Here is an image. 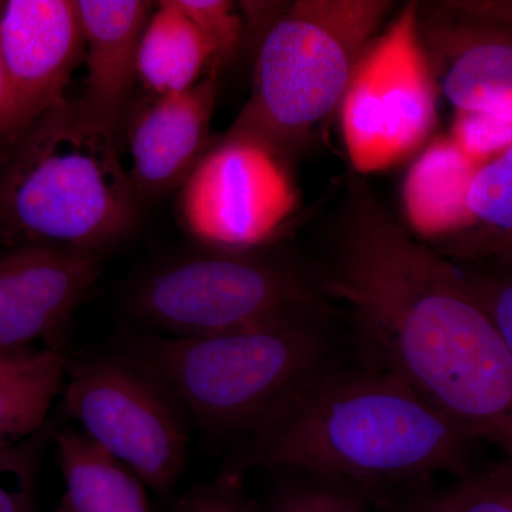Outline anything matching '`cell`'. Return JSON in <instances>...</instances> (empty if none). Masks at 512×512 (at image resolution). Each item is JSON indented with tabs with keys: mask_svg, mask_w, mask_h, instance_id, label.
I'll return each mask as SVG.
<instances>
[{
	"mask_svg": "<svg viewBox=\"0 0 512 512\" xmlns=\"http://www.w3.org/2000/svg\"><path fill=\"white\" fill-rule=\"evenodd\" d=\"M326 288L352 312L377 369L512 460V353L466 275L403 231H350Z\"/></svg>",
	"mask_w": 512,
	"mask_h": 512,
	"instance_id": "1",
	"label": "cell"
},
{
	"mask_svg": "<svg viewBox=\"0 0 512 512\" xmlns=\"http://www.w3.org/2000/svg\"><path fill=\"white\" fill-rule=\"evenodd\" d=\"M252 434V463L320 480L357 485L471 473L473 437L380 369H326Z\"/></svg>",
	"mask_w": 512,
	"mask_h": 512,
	"instance_id": "2",
	"label": "cell"
},
{
	"mask_svg": "<svg viewBox=\"0 0 512 512\" xmlns=\"http://www.w3.org/2000/svg\"><path fill=\"white\" fill-rule=\"evenodd\" d=\"M140 201L119 137L67 100L0 160V248L50 245L101 256L136 227Z\"/></svg>",
	"mask_w": 512,
	"mask_h": 512,
	"instance_id": "3",
	"label": "cell"
},
{
	"mask_svg": "<svg viewBox=\"0 0 512 512\" xmlns=\"http://www.w3.org/2000/svg\"><path fill=\"white\" fill-rule=\"evenodd\" d=\"M319 315L208 336H138L123 357L163 383L207 429L254 431L329 369Z\"/></svg>",
	"mask_w": 512,
	"mask_h": 512,
	"instance_id": "4",
	"label": "cell"
},
{
	"mask_svg": "<svg viewBox=\"0 0 512 512\" xmlns=\"http://www.w3.org/2000/svg\"><path fill=\"white\" fill-rule=\"evenodd\" d=\"M389 5L303 0L265 33L251 99L228 136L261 141L285 156L342 104L353 74Z\"/></svg>",
	"mask_w": 512,
	"mask_h": 512,
	"instance_id": "5",
	"label": "cell"
},
{
	"mask_svg": "<svg viewBox=\"0 0 512 512\" xmlns=\"http://www.w3.org/2000/svg\"><path fill=\"white\" fill-rule=\"evenodd\" d=\"M128 305L144 325L178 338L319 315L311 279L259 249L175 259L140 281Z\"/></svg>",
	"mask_w": 512,
	"mask_h": 512,
	"instance_id": "6",
	"label": "cell"
},
{
	"mask_svg": "<svg viewBox=\"0 0 512 512\" xmlns=\"http://www.w3.org/2000/svg\"><path fill=\"white\" fill-rule=\"evenodd\" d=\"M67 413L84 436L157 494L178 483L187 456L184 409L156 377L126 357H99L70 370Z\"/></svg>",
	"mask_w": 512,
	"mask_h": 512,
	"instance_id": "7",
	"label": "cell"
},
{
	"mask_svg": "<svg viewBox=\"0 0 512 512\" xmlns=\"http://www.w3.org/2000/svg\"><path fill=\"white\" fill-rule=\"evenodd\" d=\"M436 97L417 8L410 5L367 47L340 104L356 170L373 173L414 153L436 123Z\"/></svg>",
	"mask_w": 512,
	"mask_h": 512,
	"instance_id": "8",
	"label": "cell"
},
{
	"mask_svg": "<svg viewBox=\"0 0 512 512\" xmlns=\"http://www.w3.org/2000/svg\"><path fill=\"white\" fill-rule=\"evenodd\" d=\"M298 204L285 158L254 138L212 144L181 185V227L208 251L251 252L284 229Z\"/></svg>",
	"mask_w": 512,
	"mask_h": 512,
	"instance_id": "9",
	"label": "cell"
},
{
	"mask_svg": "<svg viewBox=\"0 0 512 512\" xmlns=\"http://www.w3.org/2000/svg\"><path fill=\"white\" fill-rule=\"evenodd\" d=\"M84 30L76 0L0 2V160L37 121L66 103L84 62Z\"/></svg>",
	"mask_w": 512,
	"mask_h": 512,
	"instance_id": "10",
	"label": "cell"
},
{
	"mask_svg": "<svg viewBox=\"0 0 512 512\" xmlns=\"http://www.w3.org/2000/svg\"><path fill=\"white\" fill-rule=\"evenodd\" d=\"M101 272V256L50 245L0 248V356L63 349L74 313Z\"/></svg>",
	"mask_w": 512,
	"mask_h": 512,
	"instance_id": "11",
	"label": "cell"
},
{
	"mask_svg": "<svg viewBox=\"0 0 512 512\" xmlns=\"http://www.w3.org/2000/svg\"><path fill=\"white\" fill-rule=\"evenodd\" d=\"M217 76L181 93L134 100L124 130L131 180L140 200L181 188L208 153Z\"/></svg>",
	"mask_w": 512,
	"mask_h": 512,
	"instance_id": "12",
	"label": "cell"
},
{
	"mask_svg": "<svg viewBox=\"0 0 512 512\" xmlns=\"http://www.w3.org/2000/svg\"><path fill=\"white\" fill-rule=\"evenodd\" d=\"M87 73L79 100L84 119L119 137L134 103L138 47L153 13L144 0H79Z\"/></svg>",
	"mask_w": 512,
	"mask_h": 512,
	"instance_id": "13",
	"label": "cell"
},
{
	"mask_svg": "<svg viewBox=\"0 0 512 512\" xmlns=\"http://www.w3.org/2000/svg\"><path fill=\"white\" fill-rule=\"evenodd\" d=\"M443 93L457 111L512 121V28L480 22L450 36Z\"/></svg>",
	"mask_w": 512,
	"mask_h": 512,
	"instance_id": "14",
	"label": "cell"
},
{
	"mask_svg": "<svg viewBox=\"0 0 512 512\" xmlns=\"http://www.w3.org/2000/svg\"><path fill=\"white\" fill-rule=\"evenodd\" d=\"M480 167L450 137L430 144L404 181V211L414 231L431 238L476 225L468 192Z\"/></svg>",
	"mask_w": 512,
	"mask_h": 512,
	"instance_id": "15",
	"label": "cell"
},
{
	"mask_svg": "<svg viewBox=\"0 0 512 512\" xmlns=\"http://www.w3.org/2000/svg\"><path fill=\"white\" fill-rule=\"evenodd\" d=\"M56 444L64 481L56 512H157L143 480L83 433L64 430Z\"/></svg>",
	"mask_w": 512,
	"mask_h": 512,
	"instance_id": "16",
	"label": "cell"
},
{
	"mask_svg": "<svg viewBox=\"0 0 512 512\" xmlns=\"http://www.w3.org/2000/svg\"><path fill=\"white\" fill-rule=\"evenodd\" d=\"M207 40L178 0L158 2L138 47V79L151 94L185 92L210 74Z\"/></svg>",
	"mask_w": 512,
	"mask_h": 512,
	"instance_id": "17",
	"label": "cell"
},
{
	"mask_svg": "<svg viewBox=\"0 0 512 512\" xmlns=\"http://www.w3.org/2000/svg\"><path fill=\"white\" fill-rule=\"evenodd\" d=\"M63 349L0 356V450L32 437L66 379Z\"/></svg>",
	"mask_w": 512,
	"mask_h": 512,
	"instance_id": "18",
	"label": "cell"
},
{
	"mask_svg": "<svg viewBox=\"0 0 512 512\" xmlns=\"http://www.w3.org/2000/svg\"><path fill=\"white\" fill-rule=\"evenodd\" d=\"M468 208L474 222L495 234L485 256L512 247V146L478 168L468 192Z\"/></svg>",
	"mask_w": 512,
	"mask_h": 512,
	"instance_id": "19",
	"label": "cell"
},
{
	"mask_svg": "<svg viewBox=\"0 0 512 512\" xmlns=\"http://www.w3.org/2000/svg\"><path fill=\"white\" fill-rule=\"evenodd\" d=\"M440 512H512V460L461 477L434 497Z\"/></svg>",
	"mask_w": 512,
	"mask_h": 512,
	"instance_id": "20",
	"label": "cell"
},
{
	"mask_svg": "<svg viewBox=\"0 0 512 512\" xmlns=\"http://www.w3.org/2000/svg\"><path fill=\"white\" fill-rule=\"evenodd\" d=\"M211 49L210 74L217 76L238 52L242 40V20L234 3L225 0H178Z\"/></svg>",
	"mask_w": 512,
	"mask_h": 512,
	"instance_id": "21",
	"label": "cell"
},
{
	"mask_svg": "<svg viewBox=\"0 0 512 512\" xmlns=\"http://www.w3.org/2000/svg\"><path fill=\"white\" fill-rule=\"evenodd\" d=\"M271 512H369V501L357 485L312 478L285 488Z\"/></svg>",
	"mask_w": 512,
	"mask_h": 512,
	"instance_id": "22",
	"label": "cell"
},
{
	"mask_svg": "<svg viewBox=\"0 0 512 512\" xmlns=\"http://www.w3.org/2000/svg\"><path fill=\"white\" fill-rule=\"evenodd\" d=\"M466 278L512 353V247L495 252L483 271Z\"/></svg>",
	"mask_w": 512,
	"mask_h": 512,
	"instance_id": "23",
	"label": "cell"
},
{
	"mask_svg": "<svg viewBox=\"0 0 512 512\" xmlns=\"http://www.w3.org/2000/svg\"><path fill=\"white\" fill-rule=\"evenodd\" d=\"M450 138L467 157L483 165L512 146V121L477 111H458Z\"/></svg>",
	"mask_w": 512,
	"mask_h": 512,
	"instance_id": "24",
	"label": "cell"
},
{
	"mask_svg": "<svg viewBox=\"0 0 512 512\" xmlns=\"http://www.w3.org/2000/svg\"><path fill=\"white\" fill-rule=\"evenodd\" d=\"M37 458L30 443L0 450V512H37Z\"/></svg>",
	"mask_w": 512,
	"mask_h": 512,
	"instance_id": "25",
	"label": "cell"
},
{
	"mask_svg": "<svg viewBox=\"0 0 512 512\" xmlns=\"http://www.w3.org/2000/svg\"><path fill=\"white\" fill-rule=\"evenodd\" d=\"M254 511V501L249 498L239 471H229L211 483L195 487L174 508V512Z\"/></svg>",
	"mask_w": 512,
	"mask_h": 512,
	"instance_id": "26",
	"label": "cell"
},
{
	"mask_svg": "<svg viewBox=\"0 0 512 512\" xmlns=\"http://www.w3.org/2000/svg\"><path fill=\"white\" fill-rule=\"evenodd\" d=\"M412 512H440V510L439 507H437L436 500H434L433 497L431 500L426 501V503L419 505V507H417L416 510H413Z\"/></svg>",
	"mask_w": 512,
	"mask_h": 512,
	"instance_id": "27",
	"label": "cell"
},
{
	"mask_svg": "<svg viewBox=\"0 0 512 512\" xmlns=\"http://www.w3.org/2000/svg\"><path fill=\"white\" fill-rule=\"evenodd\" d=\"M2 92H3L2 67H0V103H2Z\"/></svg>",
	"mask_w": 512,
	"mask_h": 512,
	"instance_id": "28",
	"label": "cell"
}]
</instances>
